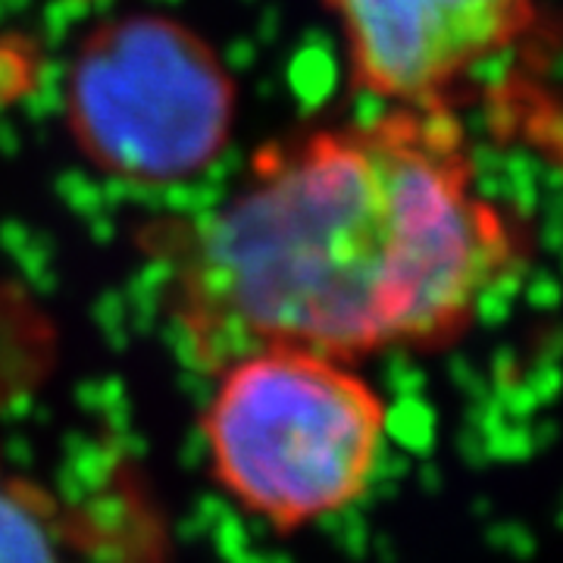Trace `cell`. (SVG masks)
I'll use <instances>...</instances> for the list:
<instances>
[{
    "label": "cell",
    "mask_w": 563,
    "mask_h": 563,
    "mask_svg": "<svg viewBox=\"0 0 563 563\" xmlns=\"http://www.w3.org/2000/svg\"><path fill=\"white\" fill-rule=\"evenodd\" d=\"M203 442L232 501L263 523L298 529L342 514L369 488L385 404L344 361L269 347L217 373Z\"/></svg>",
    "instance_id": "cell-2"
},
{
    "label": "cell",
    "mask_w": 563,
    "mask_h": 563,
    "mask_svg": "<svg viewBox=\"0 0 563 563\" xmlns=\"http://www.w3.org/2000/svg\"><path fill=\"white\" fill-rule=\"evenodd\" d=\"M0 563H79L44 492L0 466Z\"/></svg>",
    "instance_id": "cell-5"
},
{
    "label": "cell",
    "mask_w": 563,
    "mask_h": 563,
    "mask_svg": "<svg viewBox=\"0 0 563 563\" xmlns=\"http://www.w3.org/2000/svg\"><path fill=\"white\" fill-rule=\"evenodd\" d=\"M514 251L454 117L401 107L257 154L242 191L176 247L173 317L213 376L269 347L344 363L439 347Z\"/></svg>",
    "instance_id": "cell-1"
},
{
    "label": "cell",
    "mask_w": 563,
    "mask_h": 563,
    "mask_svg": "<svg viewBox=\"0 0 563 563\" xmlns=\"http://www.w3.org/2000/svg\"><path fill=\"white\" fill-rule=\"evenodd\" d=\"M354 79L401 107H439L479 63L532 22V0H329Z\"/></svg>",
    "instance_id": "cell-4"
},
{
    "label": "cell",
    "mask_w": 563,
    "mask_h": 563,
    "mask_svg": "<svg viewBox=\"0 0 563 563\" xmlns=\"http://www.w3.org/2000/svg\"><path fill=\"white\" fill-rule=\"evenodd\" d=\"M232 117L235 85L220 57L166 16L103 22L69 69V132L117 179L166 185L201 173L225 147Z\"/></svg>",
    "instance_id": "cell-3"
}]
</instances>
